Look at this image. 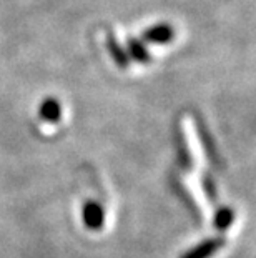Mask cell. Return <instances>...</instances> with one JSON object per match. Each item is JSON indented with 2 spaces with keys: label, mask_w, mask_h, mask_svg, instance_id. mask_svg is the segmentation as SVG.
Returning <instances> with one entry per match:
<instances>
[{
  "label": "cell",
  "mask_w": 256,
  "mask_h": 258,
  "mask_svg": "<svg viewBox=\"0 0 256 258\" xmlns=\"http://www.w3.org/2000/svg\"><path fill=\"white\" fill-rule=\"evenodd\" d=\"M83 223L89 230H100L103 227V222H105V213H103V208L95 202H89L83 207Z\"/></svg>",
  "instance_id": "1"
},
{
  "label": "cell",
  "mask_w": 256,
  "mask_h": 258,
  "mask_svg": "<svg viewBox=\"0 0 256 258\" xmlns=\"http://www.w3.org/2000/svg\"><path fill=\"white\" fill-rule=\"evenodd\" d=\"M223 238H210L205 240L195 246L193 250L187 251L182 258H210L211 255H215L218 250L223 246Z\"/></svg>",
  "instance_id": "2"
},
{
  "label": "cell",
  "mask_w": 256,
  "mask_h": 258,
  "mask_svg": "<svg viewBox=\"0 0 256 258\" xmlns=\"http://www.w3.org/2000/svg\"><path fill=\"white\" fill-rule=\"evenodd\" d=\"M39 115L42 120H47V122H58L60 115H62V108H60V103L55 98H47L45 102H42V105L39 108Z\"/></svg>",
  "instance_id": "3"
},
{
  "label": "cell",
  "mask_w": 256,
  "mask_h": 258,
  "mask_svg": "<svg viewBox=\"0 0 256 258\" xmlns=\"http://www.w3.org/2000/svg\"><path fill=\"white\" fill-rule=\"evenodd\" d=\"M172 37H173V32L168 25H158L145 32L146 40L155 42V43H166L172 40Z\"/></svg>",
  "instance_id": "4"
},
{
  "label": "cell",
  "mask_w": 256,
  "mask_h": 258,
  "mask_svg": "<svg viewBox=\"0 0 256 258\" xmlns=\"http://www.w3.org/2000/svg\"><path fill=\"white\" fill-rule=\"evenodd\" d=\"M233 220H235V212L228 207H221L220 210L216 212L213 223L218 230H226L233 223Z\"/></svg>",
  "instance_id": "5"
},
{
  "label": "cell",
  "mask_w": 256,
  "mask_h": 258,
  "mask_svg": "<svg viewBox=\"0 0 256 258\" xmlns=\"http://www.w3.org/2000/svg\"><path fill=\"white\" fill-rule=\"evenodd\" d=\"M108 48H110V53L115 58V62L118 67H127L128 65V57L127 53L123 52V48H120V45L115 42V38L112 35H108Z\"/></svg>",
  "instance_id": "6"
},
{
  "label": "cell",
  "mask_w": 256,
  "mask_h": 258,
  "mask_svg": "<svg viewBox=\"0 0 256 258\" xmlns=\"http://www.w3.org/2000/svg\"><path fill=\"white\" fill-rule=\"evenodd\" d=\"M128 45H130V52H132V55L137 58V62H146L148 60V53H146V50L143 48V45H141L140 42L133 40V38H130L128 40Z\"/></svg>",
  "instance_id": "7"
},
{
  "label": "cell",
  "mask_w": 256,
  "mask_h": 258,
  "mask_svg": "<svg viewBox=\"0 0 256 258\" xmlns=\"http://www.w3.org/2000/svg\"><path fill=\"white\" fill-rule=\"evenodd\" d=\"M205 190L208 191V195H210L211 200L216 199V190H215L213 183H211V178L210 177H205Z\"/></svg>",
  "instance_id": "8"
}]
</instances>
